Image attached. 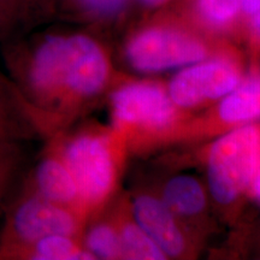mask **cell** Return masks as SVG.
Segmentation results:
<instances>
[{"mask_svg":"<svg viewBox=\"0 0 260 260\" xmlns=\"http://www.w3.org/2000/svg\"><path fill=\"white\" fill-rule=\"evenodd\" d=\"M240 73L225 60L195 64L174 77L169 87L170 99L178 106H194L226 95L239 86Z\"/></svg>","mask_w":260,"mask_h":260,"instance_id":"6","label":"cell"},{"mask_svg":"<svg viewBox=\"0 0 260 260\" xmlns=\"http://www.w3.org/2000/svg\"><path fill=\"white\" fill-rule=\"evenodd\" d=\"M122 256L128 259H165V253L140 226L129 224L123 228L121 235Z\"/></svg>","mask_w":260,"mask_h":260,"instance_id":"17","label":"cell"},{"mask_svg":"<svg viewBox=\"0 0 260 260\" xmlns=\"http://www.w3.org/2000/svg\"><path fill=\"white\" fill-rule=\"evenodd\" d=\"M68 165L87 216L104 204L115 184V155L109 135L96 129H82L70 136L52 135Z\"/></svg>","mask_w":260,"mask_h":260,"instance_id":"3","label":"cell"},{"mask_svg":"<svg viewBox=\"0 0 260 260\" xmlns=\"http://www.w3.org/2000/svg\"><path fill=\"white\" fill-rule=\"evenodd\" d=\"M42 4L48 9L51 0H41ZM67 8L73 9L76 14L84 18L106 19L118 15L124 8L126 0H61Z\"/></svg>","mask_w":260,"mask_h":260,"instance_id":"18","label":"cell"},{"mask_svg":"<svg viewBox=\"0 0 260 260\" xmlns=\"http://www.w3.org/2000/svg\"><path fill=\"white\" fill-rule=\"evenodd\" d=\"M198 9L207 23L223 28L235 21L241 4L240 0H198Z\"/></svg>","mask_w":260,"mask_h":260,"instance_id":"19","label":"cell"},{"mask_svg":"<svg viewBox=\"0 0 260 260\" xmlns=\"http://www.w3.org/2000/svg\"><path fill=\"white\" fill-rule=\"evenodd\" d=\"M94 259L80 237L51 235L30 243L0 251V260H74Z\"/></svg>","mask_w":260,"mask_h":260,"instance_id":"11","label":"cell"},{"mask_svg":"<svg viewBox=\"0 0 260 260\" xmlns=\"http://www.w3.org/2000/svg\"><path fill=\"white\" fill-rule=\"evenodd\" d=\"M134 214L139 226L165 254L178 255L183 252V236L167 205L154 198L141 197L135 201Z\"/></svg>","mask_w":260,"mask_h":260,"instance_id":"10","label":"cell"},{"mask_svg":"<svg viewBox=\"0 0 260 260\" xmlns=\"http://www.w3.org/2000/svg\"><path fill=\"white\" fill-rule=\"evenodd\" d=\"M45 135L31 107L9 75L0 70V141H24Z\"/></svg>","mask_w":260,"mask_h":260,"instance_id":"9","label":"cell"},{"mask_svg":"<svg viewBox=\"0 0 260 260\" xmlns=\"http://www.w3.org/2000/svg\"><path fill=\"white\" fill-rule=\"evenodd\" d=\"M252 27L255 34L260 38V9L252 15Z\"/></svg>","mask_w":260,"mask_h":260,"instance_id":"21","label":"cell"},{"mask_svg":"<svg viewBox=\"0 0 260 260\" xmlns=\"http://www.w3.org/2000/svg\"><path fill=\"white\" fill-rule=\"evenodd\" d=\"M255 188H256V191H258V194L260 195V172H259V175H258V178H256Z\"/></svg>","mask_w":260,"mask_h":260,"instance_id":"23","label":"cell"},{"mask_svg":"<svg viewBox=\"0 0 260 260\" xmlns=\"http://www.w3.org/2000/svg\"><path fill=\"white\" fill-rule=\"evenodd\" d=\"M5 73L27 102L45 135L102 94L110 79L109 56L88 32L31 31L0 46Z\"/></svg>","mask_w":260,"mask_h":260,"instance_id":"1","label":"cell"},{"mask_svg":"<svg viewBox=\"0 0 260 260\" xmlns=\"http://www.w3.org/2000/svg\"><path fill=\"white\" fill-rule=\"evenodd\" d=\"M82 245L94 259H116L122 256L118 233L110 223H94L88 229H82Z\"/></svg>","mask_w":260,"mask_h":260,"instance_id":"16","label":"cell"},{"mask_svg":"<svg viewBox=\"0 0 260 260\" xmlns=\"http://www.w3.org/2000/svg\"><path fill=\"white\" fill-rule=\"evenodd\" d=\"M224 122L237 123L260 117V79H252L226 94L219 106Z\"/></svg>","mask_w":260,"mask_h":260,"instance_id":"14","label":"cell"},{"mask_svg":"<svg viewBox=\"0 0 260 260\" xmlns=\"http://www.w3.org/2000/svg\"><path fill=\"white\" fill-rule=\"evenodd\" d=\"M260 157V132L247 125L214 142L209 157L211 193L218 203L230 204L254 177Z\"/></svg>","mask_w":260,"mask_h":260,"instance_id":"4","label":"cell"},{"mask_svg":"<svg viewBox=\"0 0 260 260\" xmlns=\"http://www.w3.org/2000/svg\"><path fill=\"white\" fill-rule=\"evenodd\" d=\"M241 10L245 14L252 16L260 9V0H240Z\"/></svg>","mask_w":260,"mask_h":260,"instance_id":"20","label":"cell"},{"mask_svg":"<svg viewBox=\"0 0 260 260\" xmlns=\"http://www.w3.org/2000/svg\"><path fill=\"white\" fill-rule=\"evenodd\" d=\"M206 54V47L199 39L171 28L145 29L126 47L130 65L148 73L198 63Z\"/></svg>","mask_w":260,"mask_h":260,"instance_id":"5","label":"cell"},{"mask_svg":"<svg viewBox=\"0 0 260 260\" xmlns=\"http://www.w3.org/2000/svg\"><path fill=\"white\" fill-rule=\"evenodd\" d=\"M47 149L31 170L24 174L22 182L45 199L73 207L87 216L73 174L53 141L50 142Z\"/></svg>","mask_w":260,"mask_h":260,"instance_id":"8","label":"cell"},{"mask_svg":"<svg viewBox=\"0 0 260 260\" xmlns=\"http://www.w3.org/2000/svg\"><path fill=\"white\" fill-rule=\"evenodd\" d=\"M23 178V177H22ZM0 251L51 235L81 236L87 216L45 199L19 182L3 212Z\"/></svg>","mask_w":260,"mask_h":260,"instance_id":"2","label":"cell"},{"mask_svg":"<svg viewBox=\"0 0 260 260\" xmlns=\"http://www.w3.org/2000/svg\"><path fill=\"white\" fill-rule=\"evenodd\" d=\"M165 205L181 216H194L205 207L203 187L195 178L178 176L169 182L164 191Z\"/></svg>","mask_w":260,"mask_h":260,"instance_id":"15","label":"cell"},{"mask_svg":"<svg viewBox=\"0 0 260 260\" xmlns=\"http://www.w3.org/2000/svg\"><path fill=\"white\" fill-rule=\"evenodd\" d=\"M141 4L144 5H147V6H159L161 4H164V3H167L168 0H139Z\"/></svg>","mask_w":260,"mask_h":260,"instance_id":"22","label":"cell"},{"mask_svg":"<svg viewBox=\"0 0 260 260\" xmlns=\"http://www.w3.org/2000/svg\"><path fill=\"white\" fill-rule=\"evenodd\" d=\"M111 105L113 117L121 124L164 128L175 118L172 100L154 84L122 87L112 94Z\"/></svg>","mask_w":260,"mask_h":260,"instance_id":"7","label":"cell"},{"mask_svg":"<svg viewBox=\"0 0 260 260\" xmlns=\"http://www.w3.org/2000/svg\"><path fill=\"white\" fill-rule=\"evenodd\" d=\"M24 141H0V216L25 174Z\"/></svg>","mask_w":260,"mask_h":260,"instance_id":"13","label":"cell"},{"mask_svg":"<svg viewBox=\"0 0 260 260\" xmlns=\"http://www.w3.org/2000/svg\"><path fill=\"white\" fill-rule=\"evenodd\" d=\"M47 15L41 0H0V46L32 31Z\"/></svg>","mask_w":260,"mask_h":260,"instance_id":"12","label":"cell"}]
</instances>
